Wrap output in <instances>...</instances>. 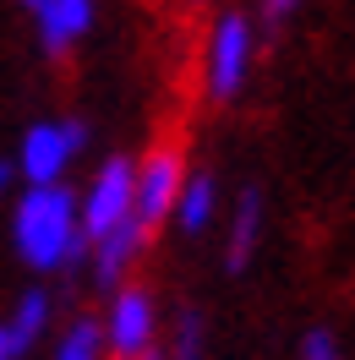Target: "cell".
<instances>
[{
	"instance_id": "obj_7",
	"label": "cell",
	"mask_w": 355,
	"mask_h": 360,
	"mask_svg": "<svg viewBox=\"0 0 355 360\" xmlns=\"http://www.w3.org/2000/svg\"><path fill=\"white\" fill-rule=\"evenodd\" d=\"M142 240H148V229L137 224V213H126L120 224H110L99 240H93V273H99V284L110 290V284H120V273L132 268V257L142 251Z\"/></svg>"
},
{
	"instance_id": "obj_15",
	"label": "cell",
	"mask_w": 355,
	"mask_h": 360,
	"mask_svg": "<svg viewBox=\"0 0 355 360\" xmlns=\"http://www.w3.org/2000/svg\"><path fill=\"white\" fill-rule=\"evenodd\" d=\"M301 0H263V11H268V22H279V17H289Z\"/></svg>"
},
{
	"instance_id": "obj_3",
	"label": "cell",
	"mask_w": 355,
	"mask_h": 360,
	"mask_svg": "<svg viewBox=\"0 0 355 360\" xmlns=\"http://www.w3.org/2000/svg\"><path fill=\"white\" fill-rule=\"evenodd\" d=\"M88 148V126L82 120H44V126H33L23 136V153H17V169H23L33 186H44V180H61L66 175V164Z\"/></svg>"
},
{
	"instance_id": "obj_2",
	"label": "cell",
	"mask_w": 355,
	"mask_h": 360,
	"mask_svg": "<svg viewBox=\"0 0 355 360\" xmlns=\"http://www.w3.org/2000/svg\"><path fill=\"white\" fill-rule=\"evenodd\" d=\"M180 180H186V164H180V148H170V142H158L154 153L137 164L132 175V213L137 224L154 235V224H164L170 213H175V191Z\"/></svg>"
},
{
	"instance_id": "obj_19",
	"label": "cell",
	"mask_w": 355,
	"mask_h": 360,
	"mask_svg": "<svg viewBox=\"0 0 355 360\" xmlns=\"http://www.w3.org/2000/svg\"><path fill=\"white\" fill-rule=\"evenodd\" d=\"M27 6H39V0H27Z\"/></svg>"
},
{
	"instance_id": "obj_18",
	"label": "cell",
	"mask_w": 355,
	"mask_h": 360,
	"mask_svg": "<svg viewBox=\"0 0 355 360\" xmlns=\"http://www.w3.org/2000/svg\"><path fill=\"white\" fill-rule=\"evenodd\" d=\"M137 360H170V355H164V349H154V344H148V349H142V355H137Z\"/></svg>"
},
{
	"instance_id": "obj_17",
	"label": "cell",
	"mask_w": 355,
	"mask_h": 360,
	"mask_svg": "<svg viewBox=\"0 0 355 360\" xmlns=\"http://www.w3.org/2000/svg\"><path fill=\"white\" fill-rule=\"evenodd\" d=\"M11 186V158H0V191Z\"/></svg>"
},
{
	"instance_id": "obj_1",
	"label": "cell",
	"mask_w": 355,
	"mask_h": 360,
	"mask_svg": "<svg viewBox=\"0 0 355 360\" xmlns=\"http://www.w3.org/2000/svg\"><path fill=\"white\" fill-rule=\"evenodd\" d=\"M11 240L27 257V268H71L93 246L77 224V197L61 180L27 186V197L17 202V219H11Z\"/></svg>"
},
{
	"instance_id": "obj_16",
	"label": "cell",
	"mask_w": 355,
	"mask_h": 360,
	"mask_svg": "<svg viewBox=\"0 0 355 360\" xmlns=\"http://www.w3.org/2000/svg\"><path fill=\"white\" fill-rule=\"evenodd\" d=\"M17 355H23V344L11 338V328H0V360H17Z\"/></svg>"
},
{
	"instance_id": "obj_9",
	"label": "cell",
	"mask_w": 355,
	"mask_h": 360,
	"mask_svg": "<svg viewBox=\"0 0 355 360\" xmlns=\"http://www.w3.org/2000/svg\"><path fill=\"white\" fill-rule=\"evenodd\" d=\"M33 11H39V33L49 49H66L93 27V0H39Z\"/></svg>"
},
{
	"instance_id": "obj_12",
	"label": "cell",
	"mask_w": 355,
	"mask_h": 360,
	"mask_svg": "<svg viewBox=\"0 0 355 360\" xmlns=\"http://www.w3.org/2000/svg\"><path fill=\"white\" fill-rule=\"evenodd\" d=\"M44 322H49V295H44V290H27V295H23V306H17V316H11L6 328H11V338L27 349L33 338L44 333Z\"/></svg>"
},
{
	"instance_id": "obj_8",
	"label": "cell",
	"mask_w": 355,
	"mask_h": 360,
	"mask_svg": "<svg viewBox=\"0 0 355 360\" xmlns=\"http://www.w3.org/2000/svg\"><path fill=\"white\" fill-rule=\"evenodd\" d=\"M257 235H263V191L246 186L235 197V219H230V246H224V268L246 273L251 268V251H257Z\"/></svg>"
},
{
	"instance_id": "obj_4",
	"label": "cell",
	"mask_w": 355,
	"mask_h": 360,
	"mask_svg": "<svg viewBox=\"0 0 355 360\" xmlns=\"http://www.w3.org/2000/svg\"><path fill=\"white\" fill-rule=\"evenodd\" d=\"M246 66H251V22L241 11H230V17H219L213 44H208V93L230 104L246 88Z\"/></svg>"
},
{
	"instance_id": "obj_5",
	"label": "cell",
	"mask_w": 355,
	"mask_h": 360,
	"mask_svg": "<svg viewBox=\"0 0 355 360\" xmlns=\"http://www.w3.org/2000/svg\"><path fill=\"white\" fill-rule=\"evenodd\" d=\"M132 175H137L132 158H110V164L93 175L88 202L77 207V224H82V235H88V240H99L110 224H120V219L132 213Z\"/></svg>"
},
{
	"instance_id": "obj_11",
	"label": "cell",
	"mask_w": 355,
	"mask_h": 360,
	"mask_svg": "<svg viewBox=\"0 0 355 360\" xmlns=\"http://www.w3.org/2000/svg\"><path fill=\"white\" fill-rule=\"evenodd\" d=\"M99 355H104V328H99L93 316H77L66 328V338H61L55 360H99Z\"/></svg>"
},
{
	"instance_id": "obj_10",
	"label": "cell",
	"mask_w": 355,
	"mask_h": 360,
	"mask_svg": "<svg viewBox=\"0 0 355 360\" xmlns=\"http://www.w3.org/2000/svg\"><path fill=\"white\" fill-rule=\"evenodd\" d=\"M175 213H180V224L192 229V235L208 229V219H213V175H186V180H180Z\"/></svg>"
},
{
	"instance_id": "obj_13",
	"label": "cell",
	"mask_w": 355,
	"mask_h": 360,
	"mask_svg": "<svg viewBox=\"0 0 355 360\" xmlns=\"http://www.w3.org/2000/svg\"><path fill=\"white\" fill-rule=\"evenodd\" d=\"M170 360H202V316L197 311H180V328H175V349Z\"/></svg>"
},
{
	"instance_id": "obj_14",
	"label": "cell",
	"mask_w": 355,
	"mask_h": 360,
	"mask_svg": "<svg viewBox=\"0 0 355 360\" xmlns=\"http://www.w3.org/2000/svg\"><path fill=\"white\" fill-rule=\"evenodd\" d=\"M301 360H339V338H333L328 328H311V333L301 338Z\"/></svg>"
},
{
	"instance_id": "obj_6",
	"label": "cell",
	"mask_w": 355,
	"mask_h": 360,
	"mask_svg": "<svg viewBox=\"0 0 355 360\" xmlns=\"http://www.w3.org/2000/svg\"><path fill=\"white\" fill-rule=\"evenodd\" d=\"M104 344H110L120 360H137L148 344H154V295L142 290V284L115 295L110 322H104Z\"/></svg>"
}]
</instances>
